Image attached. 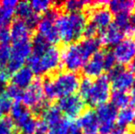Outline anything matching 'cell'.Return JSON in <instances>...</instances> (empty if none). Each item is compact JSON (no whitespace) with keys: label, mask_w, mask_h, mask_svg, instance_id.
I'll return each mask as SVG.
<instances>
[{"label":"cell","mask_w":135,"mask_h":134,"mask_svg":"<svg viewBox=\"0 0 135 134\" xmlns=\"http://www.w3.org/2000/svg\"><path fill=\"white\" fill-rule=\"evenodd\" d=\"M80 77L76 73L64 71L47 76L42 82L44 97L48 100L62 98L75 94L78 90Z\"/></svg>","instance_id":"2"},{"label":"cell","mask_w":135,"mask_h":134,"mask_svg":"<svg viewBox=\"0 0 135 134\" xmlns=\"http://www.w3.org/2000/svg\"><path fill=\"white\" fill-rule=\"evenodd\" d=\"M15 125L18 127L20 134H34L37 125V120L33 117L32 113L30 112L18 121H17Z\"/></svg>","instance_id":"24"},{"label":"cell","mask_w":135,"mask_h":134,"mask_svg":"<svg viewBox=\"0 0 135 134\" xmlns=\"http://www.w3.org/2000/svg\"><path fill=\"white\" fill-rule=\"evenodd\" d=\"M11 46L9 44H2L0 43V71L6 70L7 63L10 59Z\"/></svg>","instance_id":"30"},{"label":"cell","mask_w":135,"mask_h":134,"mask_svg":"<svg viewBox=\"0 0 135 134\" xmlns=\"http://www.w3.org/2000/svg\"><path fill=\"white\" fill-rule=\"evenodd\" d=\"M110 86L113 90L128 92L133 84V73L121 65H116L113 69L108 72Z\"/></svg>","instance_id":"9"},{"label":"cell","mask_w":135,"mask_h":134,"mask_svg":"<svg viewBox=\"0 0 135 134\" xmlns=\"http://www.w3.org/2000/svg\"><path fill=\"white\" fill-rule=\"evenodd\" d=\"M99 33L98 39L101 42V45L103 44L108 47H114L123 39H125V35L122 31L119 29L114 23H111Z\"/></svg>","instance_id":"17"},{"label":"cell","mask_w":135,"mask_h":134,"mask_svg":"<svg viewBox=\"0 0 135 134\" xmlns=\"http://www.w3.org/2000/svg\"><path fill=\"white\" fill-rule=\"evenodd\" d=\"M55 24L59 39L67 45L83 37L87 24V17L84 12L62 13L57 17Z\"/></svg>","instance_id":"3"},{"label":"cell","mask_w":135,"mask_h":134,"mask_svg":"<svg viewBox=\"0 0 135 134\" xmlns=\"http://www.w3.org/2000/svg\"><path fill=\"white\" fill-rule=\"evenodd\" d=\"M99 39L83 38L80 41L67 44L61 52V63L68 72L80 71L87 60L100 50Z\"/></svg>","instance_id":"1"},{"label":"cell","mask_w":135,"mask_h":134,"mask_svg":"<svg viewBox=\"0 0 135 134\" xmlns=\"http://www.w3.org/2000/svg\"><path fill=\"white\" fill-rule=\"evenodd\" d=\"M110 104L116 107V108H123L131 104V96L128 92L125 91H118L113 90L110 93Z\"/></svg>","instance_id":"25"},{"label":"cell","mask_w":135,"mask_h":134,"mask_svg":"<svg viewBox=\"0 0 135 134\" xmlns=\"http://www.w3.org/2000/svg\"><path fill=\"white\" fill-rule=\"evenodd\" d=\"M30 4L32 10L37 15H39L44 14L49 9L52 8V6L54 5V2L50 1V0H33L30 2Z\"/></svg>","instance_id":"28"},{"label":"cell","mask_w":135,"mask_h":134,"mask_svg":"<svg viewBox=\"0 0 135 134\" xmlns=\"http://www.w3.org/2000/svg\"><path fill=\"white\" fill-rule=\"evenodd\" d=\"M58 107L62 114H64L68 120H75L83 113L85 107V102L79 97V95L66 96L58 100Z\"/></svg>","instance_id":"11"},{"label":"cell","mask_w":135,"mask_h":134,"mask_svg":"<svg viewBox=\"0 0 135 134\" xmlns=\"http://www.w3.org/2000/svg\"><path fill=\"white\" fill-rule=\"evenodd\" d=\"M9 76H10V75L6 70L0 71V93L3 92V89L6 86V83H7Z\"/></svg>","instance_id":"39"},{"label":"cell","mask_w":135,"mask_h":134,"mask_svg":"<svg viewBox=\"0 0 135 134\" xmlns=\"http://www.w3.org/2000/svg\"><path fill=\"white\" fill-rule=\"evenodd\" d=\"M15 14H17V16L18 17V19L23 20L31 31L37 28L40 17L32 10L30 2H18L15 8Z\"/></svg>","instance_id":"16"},{"label":"cell","mask_w":135,"mask_h":134,"mask_svg":"<svg viewBox=\"0 0 135 134\" xmlns=\"http://www.w3.org/2000/svg\"><path fill=\"white\" fill-rule=\"evenodd\" d=\"M91 85H92V79L85 77L82 80H80V84L78 86V92L79 97L83 99L84 101H86L87 97H88L89 91H90Z\"/></svg>","instance_id":"32"},{"label":"cell","mask_w":135,"mask_h":134,"mask_svg":"<svg viewBox=\"0 0 135 134\" xmlns=\"http://www.w3.org/2000/svg\"><path fill=\"white\" fill-rule=\"evenodd\" d=\"M40 115L42 118L41 120H43L49 126V128L59 123L62 120V112H61L60 108L58 107V106L54 105V104L45 105L41 109Z\"/></svg>","instance_id":"21"},{"label":"cell","mask_w":135,"mask_h":134,"mask_svg":"<svg viewBox=\"0 0 135 134\" xmlns=\"http://www.w3.org/2000/svg\"><path fill=\"white\" fill-rule=\"evenodd\" d=\"M16 125L9 117L0 118V134H14Z\"/></svg>","instance_id":"31"},{"label":"cell","mask_w":135,"mask_h":134,"mask_svg":"<svg viewBox=\"0 0 135 134\" xmlns=\"http://www.w3.org/2000/svg\"><path fill=\"white\" fill-rule=\"evenodd\" d=\"M28 67L34 75H42L54 72L61 64V52L55 45H49L43 52L32 53L27 60Z\"/></svg>","instance_id":"4"},{"label":"cell","mask_w":135,"mask_h":134,"mask_svg":"<svg viewBox=\"0 0 135 134\" xmlns=\"http://www.w3.org/2000/svg\"><path fill=\"white\" fill-rule=\"evenodd\" d=\"M112 54L119 65L130 64L135 59V39L125 38L113 47Z\"/></svg>","instance_id":"12"},{"label":"cell","mask_w":135,"mask_h":134,"mask_svg":"<svg viewBox=\"0 0 135 134\" xmlns=\"http://www.w3.org/2000/svg\"><path fill=\"white\" fill-rule=\"evenodd\" d=\"M116 60L111 52H104V66L105 71H110L116 66Z\"/></svg>","instance_id":"35"},{"label":"cell","mask_w":135,"mask_h":134,"mask_svg":"<svg viewBox=\"0 0 135 134\" xmlns=\"http://www.w3.org/2000/svg\"><path fill=\"white\" fill-rule=\"evenodd\" d=\"M76 123L83 134H99V122L92 108L85 109L78 117Z\"/></svg>","instance_id":"15"},{"label":"cell","mask_w":135,"mask_h":134,"mask_svg":"<svg viewBox=\"0 0 135 134\" xmlns=\"http://www.w3.org/2000/svg\"><path fill=\"white\" fill-rule=\"evenodd\" d=\"M130 21H131V24L132 25H133L135 27V9L133 11H132V13H131L130 15Z\"/></svg>","instance_id":"42"},{"label":"cell","mask_w":135,"mask_h":134,"mask_svg":"<svg viewBox=\"0 0 135 134\" xmlns=\"http://www.w3.org/2000/svg\"><path fill=\"white\" fill-rule=\"evenodd\" d=\"M132 89H135V75H134V77H133V84H132Z\"/></svg>","instance_id":"45"},{"label":"cell","mask_w":135,"mask_h":134,"mask_svg":"<svg viewBox=\"0 0 135 134\" xmlns=\"http://www.w3.org/2000/svg\"><path fill=\"white\" fill-rule=\"evenodd\" d=\"M69 134H83L81 130L79 129L78 125L75 121L70 120L69 124Z\"/></svg>","instance_id":"40"},{"label":"cell","mask_w":135,"mask_h":134,"mask_svg":"<svg viewBox=\"0 0 135 134\" xmlns=\"http://www.w3.org/2000/svg\"><path fill=\"white\" fill-rule=\"evenodd\" d=\"M11 41L10 32L7 28L0 29V43L2 44H9Z\"/></svg>","instance_id":"37"},{"label":"cell","mask_w":135,"mask_h":134,"mask_svg":"<svg viewBox=\"0 0 135 134\" xmlns=\"http://www.w3.org/2000/svg\"><path fill=\"white\" fill-rule=\"evenodd\" d=\"M13 105V100L7 96L6 92L0 93V111L3 113H7L10 111Z\"/></svg>","instance_id":"33"},{"label":"cell","mask_w":135,"mask_h":134,"mask_svg":"<svg viewBox=\"0 0 135 134\" xmlns=\"http://www.w3.org/2000/svg\"><path fill=\"white\" fill-rule=\"evenodd\" d=\"M30 112V109L28 107H26L21 102H15V103H13L10 111H9L10 118L14 121V123L18 121L20 118L25 117Z\"/></svg>","instance_id":"27"},{"label":"cell","mask_w":135,"mask_h":134,"mask_svg":"<svg viewBox=\"0 0 135 134\" xmlns=\"http://www.w3.org/2000/svg\"><path fill=\"white\" fill-rule=\"evenodd\" d=\"M131 134H135V124L132 125V130H131Z\"/></svg>","instance_id":"44"},{"label":"cell","mask_w":135,"mask_h":134,"mask_svg":"<svg viewBox=\"0 0 135 134\" xmlns=\"http://www.w3.org/2000/svg\"><path fill=\"white\" fill-rule=\"evenodd\" d=\"M49 130V126L43 120H37V125L34 134H46Z\"/></svg>","instance_id":"38"},{"label":"cell","mask_w":135,"mask_h":134,"mask_svg":"<svg viewBox=\"0 0 135 134\" xmlns=\"http://www.w3.org/2000/svg\"><path fill=\"white\" fill-rule=\"evenodd\" d=\"M17 4L16 0H5L0 3V29H6L12 23Z\"/></svg>","instance_id":"20"},{"label":"cell","mask_w":135,"mask_h":134,"mask_svg":"<svg viewBox=\"0 0 135 134\" xmlns=\"http://www.w3.org/2000/svg\"><path fill=\"white\" fill-rule=\"evenodd\" d=\"M90 5V1H85V0H69L64 3L62 2V7L65 9L67 13H75L82 12L83 9L88 7Z\"/></svg>","instance_id":"26"},{"label":"cell","mask_w":135,"mask_h":134,"mask_svg":"<svg viewBox=\"0 0 135 134\" xmlns=\"http://www.w3.org/2000/svg\"><path fill=\"white\" fill-rule=\"evenodd\" d=\"M98 33H99V31H98L93 24L87 22L86 26H85V31H84V33H83L84 38H94V37H96V35Z\"/></svg>","instance_id":"36"},{"label":"cell","mask_w":135,"mask_h":134,"mask_svg":"<svg viewBox=\"0 0 135 134\" xmlns=\"http://www.w3.org/2000/svg\"><path fill=\"white\" fill-rule=\"evenodd\" d=\"M88 17L89 23L93 24L99 32L112 23V13L108 10V7L104 6H92L91 1L90 5L88 6Z\"/></svg>","instance_id":"13"},{"label":"cell","mask_w":135,"mask_h":134,"mask_svg":"<svg viewBox=\"0 0 135 134\" xmlns=\"http://www.w3.org/2000/svg\"><path fill=\"white\" fill-rule=\"evenodd\" d=\"M96 115L99 122V134H111L116 128L115 122L117 118L118 109L110 103H104L97 107Z\"/></svg>","instance_id":"10"},{"label":"cell","mask_w":135,"mask_h":134,"mask_svg":"<svg viewBox=\"0 0 135 134\" xmlns=\"http://www.w3.org/2000/svg\"><path fill=\"white\" fill-rule=\"evenodd\" d=\"M108 8L111 13L131 15V13L135 9V1L134 0H112L108 2Z\"/></svg>","instance_id":"22"},{"label":"cell","mask_w":135,"mask_h":134,"mask_svg":"<svg viewBox=\"0 0 135 134\" xmlns=\"http://www.w3.org/2000/svg\"><path fill=\"white\" fill-rule=\"evenodd\" d=\"M31 54V42L30 41L13 42L10 51V59L6 71L12 75L18 69L24 66L28 58Z\"/></svg>","instance_id":"8"},{"label":"cell","mask_w":135,"mask_h":134,"mask_svg":"<svg viewBox=\"0 0 135 134\" xmlns=\"http://www.w3.org/2000/svg\"><path fill=\"white\" fill-rule=\"evenodd\" d=\"M55 7H52L49 9L47 12L42 15L41 18H40L39 23L37 25L38 35L41 36L47 43L51 45H54L60 41L59 39L58 31L56 29V19L58 14V7L55 5Z\"/></svg>","instance_id":"5"},{"label":"cell","mask_w":135,"mask_h":134,"mask_svg":"<svg viewBox=\"0 0 135 134\" xmlns=\"http://www.w3.org/2000/svg\"><path fill=\"white\" fill-rule=\"evenodd\" d=\"M2 118V112L0 111V118Z\"/></svg>","instance_id":"46"},{"label":"cell","mask_w":135,"mask_h":134,"mask_svg":"<svg viewBox=\"0 0 135 134\" xmlns=\"http://www.w3.org/2000/svg\"><path fill=\"white\" fill-rule=\"evenodd\" d=\"M116 121L119 127L124 129L133 125L135 122V107L130 105L119 109V111H118Z\"/></svg>","instance_id":"23"},{"label":"cell","mask_w":135,"mask_h":134,"mask_svg":"<svg viewBox=\"0 0 135 134\" xmlns=\"http://www.w3.org/2000/svg\"><path fill=\"white\" fill-rule=\"evenodd\" d=\"M45 97L42 89V81L36 79L23 90L21 102L26 107L30 108L33 113L39 114L45 106Z\"/></svg>","instance_id":"6"},{"label":"cell","mask_w":135,"mask_h":134,"mask_svg":"<svg viewBox=\"0 0 135 134\" xmlns=\"http://www.w3.org/2000/svg\"><path fill=\"white\" fill-rule=\"evenodd\" d=\"M83 73L87 78H98L100 75H103V72L105 71L104 66V52L98 51L95 54H93L85 65L82 68Z\"/></svg>","instance_id":"14"},{"label":"cell","mask_w":135,"mask_h":134,"mask_svg":"<svg viewBox=\"0 0 135 134\" xmlns=\"http://www.w3.org/2000/svg\"><path fill=\"white\" fill-rule=\"evenodd\" d=\"M6 93L15 102H21L22 96H23V89H20V88L13 86V85H10V86H7Z\"/></svg>","instance_id":"34"},{"label":"cell","mask_w":135,"mask_h":134,"mask_svg":"<svg viewBox=\"0 0 135 134\" xmlns=\"http://www.w3.org/2000/svg\"><path fill=\"white\" fill-rule=\"evenodd\" d=\"M111 134H129L128 131L124 128H120V127H116L113 130V131L111 132Z\"/></svg>","instance_id":"41"},{"label":"cell","mask_w":135,"mask_h":134,"mask_svg":"<svg viewBox=\"0 0 135 134\" xmlns=\"http://www.w3.org/2000/svg\"><path fill=\"white\" fill-rule=\"evenodd\" d=\"M129 70H130L132 73H135V59L129 64Z\"/></svg>","instance_id":"43"},{"label":"cell","mask_w":135,"mask_h":134,"mask_svg":"<svg viewBox=\"0 0 135 134\" xmlns=\"http://www.w3.org/2000/svg\"><path fill=\"white\" fill-rule=\"evenodd\" d=\"M34 80V73L28 66H23L11 75V85L20 88L26 89Z\"/></svg>","instance_id":"19"},{"label":"cell","mask_w":135,"mask_h":134,"mask_svg":"<svg viewBox=\"0 0 135 134\" xmlns=\"http://www.w3.org/2000/svg\"><path fill=\"white\" fill-rule=\"evenodd\" d=\"M69 120L62 118L59 123L49 128L46 134H69Z\"/></svg>","instance_id":"29"},{"label":"cell","mask_w":135,"mask_h":134,"mask_svg":"<svg viewBox=\"0 0 135 134\" xmlns=\"http://www.w3.org/2000/svg\"><path fill=\"white\" fill-rule=\"evenodd\" d=\"M31 29L28 27V25L21 19H15L11 23V27L9 29L10 37L12 42L30 41L31 36Z\"/></svg>","instance_id":"18"},{"label":"cell","mask_w":135,"mask_h":134,"mask_svg":"<svg viewBox=\"0 0 135 134\" xmlns=\"http://www.w3.org/2000/svg\"><path fill=\"white\" fill-rule=\"evenodd\" d=\"M110 88L111 86L107 75H102L95 80H92L90 91L85 103H88L92 107H98L107 103L111 93Z\"/></svg>","instance_id":"7"}]
</instances>
